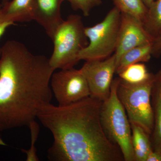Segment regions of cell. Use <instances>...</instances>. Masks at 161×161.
<instances>
[{"mask_svg":"<svg viewBox=\"0 0 161 161\" xmlns=\"http://www.w3.org/2000/svg\"><path fill=\"white\" fill-rule=\"evenodd\" d=\"M50 86L60 106L68 105L91 96L84 76L80 69L74 68L54 72Z\"/></svg>","mask_w":161,"mask_h":161,"instance_id":"obj_7","label":"cell"},{"mask_svg":"<svg viewBox=\"0 0 161 161\" xmlns=\"http://www.w3.org/2000/svg\"><path fill=\"white\" fill-rule=\"evenodd\" d=\"M120 18V11L114 6L101 22L85 27V33L89 42L79 53V61L104 60L115 53Z\"/></svg>","mask_w":161,"mask_h":161,"instance_id":"obj_6","label":"cell"},{"mask_svg":"<svg viewBox=\"0 0 161 161\" xmlns=\"http://www.w3.org/2000/svg\"><path fill=\"white\" fill-rule=\"evenodd\" d=\"M34 0H12L2 5L3 17L12 23H24L33 20Z\"/></svg>","mask_w":161,"mask_h":161,"instance_id":"obj_12","label":"cell"},{"mask_svg":"<svg viewBox=\"0 0 161 161\" xmlns=\"http://www.w3.org/2000/svg\"><path fill=\"white\" fill-rule=\"evenodd\" d=\"M144 4L147 6V8H149L151 6L154 0H142Z\"/></svg>","mask_w":161,"mask_h":161,"instance_id":"obj_23","label":"cell"},{"mask_svg":"<svg viewBox=\"0 0 161 161\" xmlns=\"http://www.w3.org/2000/svg\"><path fill=\"white\" fill-rule=\"evenodd\" d=\"M121 13L127 14L143 22L148 8L142 0H113Z\"/></svg>","mask_w":161,"mask_h":161,"instance_id":"obj_17","label":"cell"},{"mask_svg":"<svg viewBox=\"0 0 161 161\" xmlns=\"http://www.w3.org/2000/svg\"><path fill=\"white\" fill-rule=\"evenodd\" d=\"M155 75L142 83L130 84L119 78L117 95L130 122L139 126L150 136L153 128L151 92Z\"/></svg>","mask_w":161,"mask_h":161,"instance_id":"obj_5","label":"cell"},{"mask_svg":"<svg viewBox=\"0 0 161 161\" xmlns=\"http://www.w3.org/2000/svg\"><path fill=\"white\" fill-rule=\"evenodd\" d=\"M85 27L81 17L77 14L70 15L58 26L52 40L53 50L49 58L54 70L72 68L79 62V53L88 43Z\"/></svg>","mask_w":161,"mask_h":161,"instance_id":"obj_4","label":"cell"},{"mask_svg":"<svg viewBox=\"0 0 161 161\" xmlns=\"http://www.w3.org/2000/svg\"><path fill=\"white\" fill-rule=\"evenodd\" d=\"M0 132L29 125L51 103V79L55 70L49 58L35 55L14 40L1 47Z\"/></svg>","mask_w":161,"mask_h":161,"instance_id":"obj_1","label":"cell"},{"mask_svg":"<svg viewBox=\"0 0 161 161\" xmlns=\"http://www.w3.org/2000/svg\"><path fill=\"white\" fill-rule=\"evenodd\" d=\"M3 1V5L5 4V3H7V2H9V0H2Z\"/></svg>","mask_w":161,"mask_h":161,"instance_id":"obj_24","label":"cell"},{"mask_svg":"<svg viewBox=\"0 0 161 161\" xmlns=\"http://www.w3.org/2000/svg\"><path fill=\"white\" fill-rule=\"evenodd\" d=\"M147 161H161V151L153 150L147 157Z\"/></svg>","mask_w":161,"mask_h":161,"instance_id":"obj_22","label":"cell"},{"mask_svg":"<svg viewBox=\"0 0 161 161\" xmlns=\"http://www.w3.org/2000/svg\"><path fill=\"white\" fill-rule=\"evenodd\" d=\"M143 25L153 39L161 33V0L154 1L148 8Z\"/></svg>","mask_w":161,"mask_h":161,"instance_id":"obj_15","label":"cell"},{"mask_svg":"<svg viewBox=\"0 0 161 161\" xmlns=\"http://www.w3.org/2000/svg\"><path fill=\"white\" fill-rule=\"evenodd\" d=\"M116 65L114 53L104 60L86 61L80 70L86 79L91 96L102 101L109 97Z\"/></svg>","mask_w":161,"mask_h":161,"instance_id":"obj_8","label":"cell"},{"mask_svg":"<svg viewBox=\"0 0 161 161\" xmlns=\"http://www.w3.org/2000/svg\"><path fill=\"white\" fill-rule=\"evenodd\" d=\"M67 1L70 3L74 10L81 11L84 16L90 15V13L93 8L100 6L101 0H62Z\"/></svg>","mask_w":161,"mask_h":161,"instance_id":"obj_18","label":"cell"},{"mask_svg":"<svg viewBox=\"0 0 161 161\" xmlns=\"http://www.w3.org/2000/svg\"><path fill=\"white\" fill-rule=\"evenodd\" d=\"M14 23L6 21L4 19L2 12V6H0V38L2 37L8 27L14 25Z\"/></svg>","mask_w":161,"mask_h":161,"instance_id":"obj_21","label":"cell"},{"mask_svg":"<svg viewBox=\"0 0 161 161\" xmlns=\"http://www.w3.org/2000/svg\"><path fill=\"white\" fill-rule=\"evenodd\" d=\"M152 37L144 28L142 22L130 14L121 13L120 25L115 54L116 61L132 48L152 43Z\"/></svg>","mask_w":161,"mask_h":161,"instance_id":"obj_9","label":"cell"},{"mask_svg":"<svg viewBox=\"0 0 161 161\" xmlns=\"http://www.w3.org/2000/svg\"><path fill=\"white\" fill-rule=\"evenodd\" d=\"M119 78L124 81L135 84L148 80L152 75L149 73L143 63L131 64L118 74Z\"/></svg>","mask_w":161,"mask_h":161,"instance_id":"obj_16","label":"cell"},{"mask_svg":"<svg viewBox=\"0 0 161 161\" xmlns=\"http://www.w3.org/2000/svg\"><path fill=\"white\" fill-rule=\"evenodd\" d=\"M130 123L132 147L135 161H147L153 148L150 136L139 126Z\"/></svg>","mask_w":161,"mask_h":161,"instance_id":"obj_14","label":"cell"},{"mask_svg":"<svg viewBox=\"0 0 161 161\" xmlns=\"http://www.w3.org/2000/svg\"><path fill=\"white\" fill-rule=\"evenodd\" d=\"M63 2L62 0H34L33 20L43 27L52 40L64 20L61 14Z\"/></svg>","mask_w":161,"mask_h":161,"instance_id":"obj_10","label":"cell"},{"mask_svg":"<svg viewBox=\"0 0 161 161\" xmlns=\"http://www.w3.org/2000/svg\"><path fill=\"white\" fill-rule=\"evenodd\" d=\"M31 136V144L30 149L28 150H23L27 155L26 161H39V158L36 153V148L35 147V142L37 138L39 132V125L36 120L34 121L29 125Z\"/></svg>","mask_w":161,"mask_h":161,"instance_id":"obj_19","label":"cell"},{"mask_svg":"<svg viewBox=\"0 0 161 161\" xmlns=\"http://www.w3.org/2000/svg\"><path fill=\"white\" fill-rule=\"evenodd\" d=\"M1 52H2V50H1V47H0V57H1Z\"/></svg>","mask_w":161,"mask_h":161,"instance_id":"obj_25","label":"cell"},{"mask_svg":"<svg viewBox=\"0 0 161 161\" xmlns=\"http://www.w3.org/2000/svg\"><path fill=\"white\" fill-rule=\"evenodd\" d=\"M102 101L92 96L68 105L43 107L37 118L51 132L48 158L56 161H123L119 147L108 138L100 117Z\"/></svg>","mask_w":161,"mask_h":161,"instance_id":"obj_2","label":"cell"},{"mask_svg":"<svg viewBox=\"0 0 161 161\" xmlns=\"http://www.w3.org/2000/svg\"><path fill=\"white\" fill-rule=\"evenodd\" d=\"M152 55L156 58L161 55V33L154 38L153 41Z\"/></svg>","mask_w":161,"mask_h":161,"instance_id":"obj_20","label":"cell"},{"mask_svg":"<svg viewBox=\"0 0 161 161\" xmlns=\"http://www.w3.org/2000/svg\"><path fill=\"white\" fill-rule=\"evenodd\" d=\"M119 80V78L113 79L109 96L102 103L101 122L107 137L119 147L124 161H135L131 124L117 95Z\"/></svg>","mask_w":161,"mask_h":161,"instance_id":"obj_3","label":"cell"},{"mask_svg":"<svg viewBox=\"0 0 161 161\" xmlns=\"http://www.w3.org/2000/svg\"><path fill=\"white\" fill-rule=\"evenodd\" d=\"M152 43L136 47L122 55L117 63L116 73L119 74L129 65L150 61L152 57Z\"/></svg>","mask_w":161,"mask_h":161,"instance_id":"obj_13","label":"cell"},{"mask_svg":"<svg viewBox=\"0 0 161 161\" xmlns=\"http://www.w3.org/2000/svg\"><path fill=\"white\" fill-rule=\"evenodd\" d=\"M153 128L150 136L153 150L161 151V69L155 75L151 92Z\"/></svg>","mask_w":161,"mask_h":161,"instance_id":"obj_11","label":"cell"}]
</instances>
